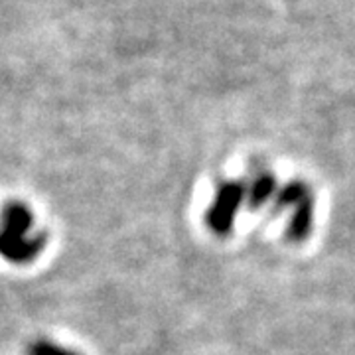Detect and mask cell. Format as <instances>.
Returning <instances> with one entry per match:
<instances>
[{"instance_id": "cell-1", "label": "cell", "mask_w": 355, "mask_h": 355, "mask_svg": "<svg viewBox=\"0 0 355 355\" xmlns=\"http://www.w3.org/2000/svg\"><path fill=\"white\" fill-rule=\"evenodd\" d=\"M243 196V188L237 184L225 186L223 191L219 193L217 202L214 203V209L209 214V223L216 231H227L231 225V216L235 211V205L239 203ZM239 207V205H237Z\"/></svg>"}, {"instance_id": "cell-2", "label": "cell", "mask_w": 355, "mask_h": 355, "mask_svg": "<svg viewBox=\"0 0 355 355\" xmlns=\"http://www.w3.org/2000/svg\"><path fill=\"white\" fill-rule=\"evenodd\" d=\"M28 355H77L76 352H69L62 345L51 342H38L34 345H30L28 349Z\"/></svg>"}]
</instances>
